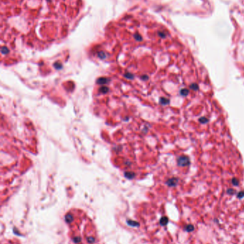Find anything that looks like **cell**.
<instances>
[{
	"instance_id": "cell-1",
	"label": "cell",
	"mask_w": 244,
	"mask_h": 244,
	"mask_svg": "<svg viewBox=\"0 0 244 244\" xmlns=\"http://www.w3.org/2000/svg\"><path fill=\"white\" fill-rule=\"evenodd\" d=\"M82 9L80 0H2L4 34H60L70 31Z\"/></svg>"
},
{
	"instance_id": "cell-5",
	"label": "cell",
	"mask_w": 244,
	"mask_h": 244,
	"mask_svg": "<svg viewBox=\"0 0 244 244\" xmlns=\"http://www.w3.org/2000/svg\"><path fill=\"white\" fill-rule=\"evenodd\" d=\"M124 77H125V78H127V79H132L134 78L133 74H131V73H129V72L125 73V74H124Z\"/></svg>"
},
{
	"instance_id": "cell-3",
	"label": "cell",
	"mask_w": 244,
	"mask_h": 244,
	"mask_svg": "<svg viewBox=\"0 0 244 244\" xmlns=\"http://www.w3.org/2000/svg\"><path fill=\"white\" fill-rule=\"evenodd\" d=\"M125 177H127L128 179H131L135 177V173H132V172H125Z\"/></svg>"
},
{
	"instance_id": "cell-2",
	"label": "cell",
	"mask_w": 244,
	"mask_h": 244,
	"mask_svg": "<svg viewBox=\"0 0 244 244\" xmlns=\"http://www.w3.org/2000/svg\"><path fill=\"white\" fill-rule=\"evenodd\" d=\"M109 81V79L106 78V77H100L98 79H97V83L99 84H105L108 83Z\"/></svg>"
},
{
	"instance_id": "cell-4",
	"label": "cell",
	"mask_w": 244,
	"mask_h": 244,
	"mask_svg": "<svg viewBox=\"0 0 244 244\" xmlns=\"http://www.w3.org/2000/svg\"><path fill=\"white\" fill-rule=\"evenodd\" d=\"M108 91H109V89L106 87H102L100 89V91L102 93V94H106V93L108 92Z\"/></svg>"
}]
</instances>
